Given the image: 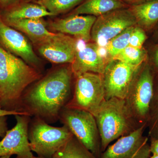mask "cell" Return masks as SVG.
<instances>
[{
    "mask_svg": "<svg viewBox=\"0 0 158 158\" xmlns=\"http://www.w3.org/2000/svg\"><path fill=\"white\" fill-rule=\"evenodd\" d=\"M73 73L70 66L52 69L29 86L23 93L19 112L38 117L50 124L59 115L71 98Z\"/></svg>",
    "mask_w": 158,
    "mask_h": 158,
    "instance_id": "cell-1",
    "label": "cell"
},
{
    "mask_svg": "<svg viewBox=\"0 0 158 158\" xmlns=\"http://www.w3.org/2000/svg\"><path fill=\"white\" fill-rule=\"evenodd\" d=\"M42 76L23 59L0 46V106L19 112L23 93Z\"/></svg>",
    "mask_w": 158,
    "mask_h": 158,
    "instance_id": "cell-2",
    "label": "cell"
},
{
    "mask_svg": "<svg viewBox=\"0 0 158 158\" xmlns=\"http://www.w3.org/2000/svg\"><path fill=\"white\" fill-rule=\"evenodd\" d=\"M94 117L100 136L102 152L111 142L137 129L123 99L106 100Z\"/></svg>",
    "mask_w": 158,
    "mask_h": 158,
    "instance_id": "cell-3",
    "label": "cell"
},
{
    "mask_svg": "<svg viewBox=\"0 0 158 158\" xmlns=\"http://www.w3.org/2000/svg\"><path fill=\"white\" fill-rule=\"evenodd\" d=\"M141 67L124 99L128 113L137 129L143 125L147 126L154 89L151 69L148 65Z\"/></svg>",
    "mask_w": 158,
    "mask_h": 158,
    "instance_id": "cell-4",
    "label": "cell"
},
{
    "mask_svg": "<svg viewBox=\"0 0 158 158\" xmlns=\"http://www.w3.org/2000/svg\"><path fill=\"white\" fill-rule=\"evenodd\" d=\"M59 120L71 133L96 156L102 153L100 136L94 116L85 110L65 107Z\"/></svg>",
    "mask_w": 158,
    "mask_h": 158,
    "instance_id": "cell-5",
    "label": "cell"
},
{
    "mask_svg": "<svg viewBox=\"0 0 158 158\" xmlns=\"http://www.w3.org/2000/svg\"><path fill=\"white\" fill-rule=\"evenodd\" d=\"M73 135L65 126L56 127L38 117L31 118L29 142L31 150L38 156L52 158Z\"/></svg>",
    "mask_w": 158,
    "mask_h": 158,
    "instance_id": "cell-6",
    "label": "cell"
},
{
    "mask_svg": "<svg viewBox=\"0 0 158 158\" xmlns=\"http://www.w3.org/2000/svg\"><path fill=\"white\" fill-rule=\"evenodd\" d=\"M74 77L73 94L65 107L85 110L95 116L106 100L103 75L86 73Z\"/></svg>",
    "mask_w": 158,
    "mask_h": 158,
    "instance_id": "cell-7",
    "label": "cell"
},
{
    "mask_svg": "<svg viewBox=\"0 0 158 158\" xmlns=\"http://www.w3.org/2000/svg\"><path fill=\"white\" fill-rule=\"evenodd\" d=\"M137 25L129 8L117 9L97 17L91 31V40L101 48L126 29Z\"/></svg>",
    "mask_w": 158,
    "mask_h": 158,
    "instance_id": "cell-8",
    "label": "cell"
},
{
    "mask_svg": "<svg viewBox=\"0 0 158 158\" xmlns=\"http://www.w3.org/2000/svg\"><path fill=\"white\" fill-rule=\"evenodd\" d=\"M141 66L130 65L116 59L109 60L103 74L106 100L112 98L124 99Z\"/></svg>",
    "mask_w": 158,
    "mask_h": 158,
    "instance_id": "cell-9",
    "label": "cell"
},
{
    "mask_svg": "<svg viewBox=\"0 0 158 158\" xmlns=\"http://www.w3.org/2000/svg\"><path fill=\"white\" fill-rule=\"evenodd\" d=\"M147 125L122 136L110 145L100 158H149L151 156L148 138L143 135Z\"/></svg>",
    "mask_w": 158,
    "mask_h": 158,
    "instance_id": "cell-10",
    "label": "cell"
},
{
    "mask_svg": "<svg viewBox=\"0 0 158 158\" xmlns=\"http://www.w3.org/2000/svg\"><path fill=\"white\" fill-rule=\"evenodd\" d=\"M14 116L16 120L15 125L8 130L0 141V157L15 155V158H34L28 138L31 116L24 115Z\"/></svg>",
    "mask_w": 158,
    "mask_h": 158,
    "instance_id": "cell-11",
    "label": "cell"
},
{
    "mask_svg": "<svg viewBox=\"0 0 158 158\" xmlns=\"http://www.w3.org/2000/svg\"><path fill=\"white\" fill-rule=\"evenodd\" d=\"M0 46L40 73L41 62L32 44L20 31L7 25L0 15Z\"/></svg>",
    "mask_w": 158,
    "mask_h": 158,
    "instance_id": "cell-12",
    "label": "cell"
},
{
    "mask_svg": "<svg viewBox=\"0 0 158 158\" xmlns=\"http://www.w3.org/2000/svg\"><path fill=\"white\" fill-rule=\"evenodd\" d=\"M78 43L76 38L58 33L35 45L40 54L50 62L71 64L74 59Z\"/></svg>",
    "mask_w": 158,
    "mask_h": 158,
    "instance_id": "cell-13",
    "label": "cell"
},
{
    "mask_svg": "<svg viewBox=\"0 0 158 158\" xmlns=\"http://www.w3.org/2000/svg\"><path fill=\"white\" fill-rule=\"evenodd\" d=\"M108 62L100 53L96 43H88L83 48L77 49L70 66L74 77L86 73L103 75Z\"/></svg>",
    "mask_w": 158,
    "mask_h": 158,
    "instance_id": "cell-14",
    "label": "cell"
},
{
    "mask_svg": "<svg viewBox=\"0 0 158 158\" xmlns=\"http://www.w3.org/2000/svg\"><path fill=\"white\" fill-rule=\"evenodd\" d=\"M97 17L90 15H69L48 23L51 30L59 33L72 35L77 39L88 42L91 40V31Z\"/></svg>",
    "mask_w": 158,
    "mask_h": 158,
    "instance_id": "cell-15",
    "label": "cell"
},
{
    "mask_svg": "<svg viewBox=\"0 0 158 158\" xmlns=\"http://www.w3.org/2000/svg\"><path fill=\"white\" fill-rule=\"evenodd\" d=\"M2 19L10 27L25 34L35 45L55 34L48 30L47 24L43 18L32 19Z\"/></svg>",
    "mask_w": 158,
    "mask_h": 158,
    "instance_id": "cell-16",
    "label": "cell"
},
{
    "mask_svg": "<svg viewBox=\"0 0 158 158\" xmlns=\"http://www.w3.org/2000/svg\"><path fill=\"white\" fill-rule=\"evenodd\" d=\"M128 7L122 0H84L70 15H86L97 17L114 10Z\"/></svg>",
    "mask_w": 158,
    "mask_h": 158,
    "instance_id": "cell-17",
    "label": "cell"
},
{
    "mask_svg": "<svg viewBox=\"0 0 158 158\" xmlns=\"http://www.w3.org/2000/svg\"><path fill=\"white\" fill-rule=\"evenodd\" d=\"M137 25L143 30H150L158 22V0H150L129 6Z\"/></svg>",
    "mask_w": 158,
    "mask_h": 158,
    "instance_id": "cell-18",
    "label": "cell"
},
{
    "mask_svg": "<svg viewBox=\"0 0 158 158\" xmlns=\"http://www.w3.org/2000/svg\"><path fill=\"white\" fill-rule=\"evenodd\" d=\"M54 16L44 6L38 4L26 3L6 11L3 19H32Z\"/></svg>",
    "mask_w": 158,
    "mask_h": 158,
    "instance_id": "cell-19",
    "label": "cell"
},
{
    "mask_svg": "<svg viewBox=\"0 0 158 158\" xmlns=\"http://www.w3.org/2000/svg\"><path fill=\"white\" fill-rule=\"evenodd\" d=\"M52 158H97L73 135Z\"/></svg>",
    "mask_w": 158,
    "mask_h": 158,
    "instance_id": "cell-20",
    "label": "cell"
},
{
    "mask_svg": "<svg viewBox=\"0 0 158 158\" xmlns=\"http://www.w3.org/2000/svg\"><path fill=\"white\" fill-rule=\"evenodd\" d=\"M146 58L147 53L143 48H136L128 46L113 59L119 60L130 65L140 66L146 60Z\"/></svg>",
    "mask_w": 158,
    "mask_h": 158,
    "instance_id": "cell-21",
    "label": "cell"
},
{
    "mask_svg": "<svg viewBox=\"0 0 158 158\" xmlns=\"http://www.w3.org/2000/svg\"><path fill=\"white\" fill-rule=\"evenodd\" d=\"M84 0H39L36 1L54 16L67 12L81 4Z\"/></svg>",
    "mask_w": 158,
    "mask_h": 158,
    "instance_id": "cell-22",
    "label": "cell"
},
{
    "mask_svg": "<svg viewBox=\"0 0 158 158\" xmlns=\"http://www.w3.org/2000/svg\"><path fill=\"white\" fill-rule=\"evenodd\" d=\"M134 27L135 26H133L126 29L108 42L106 48L110 59H113L129 46L130 37Z\"/></svg>",
    "mask_w": 158,
    "mask_h": 158,
    "instance_id": "cell-23",
    "label": "cell"
},
{
    "mask_svg": "<svg viewBox=\"0 0 158 158\" xmlns=\"http://www.w3.org/2000/svg\"><path fill=\"white\" fill-rule=\"evenodd\" d=\"M150 138H158V88H154L153 94L147 123Z\"/></svg>",
    "mask_w": 158,
    "mask_h": 158,
    "instance_id": "cell-24",
    "label": "cell"
},
{
    "mask_svg": "<svg viewBox=\"0 0 158 158\" xmlns=\"http://www.w3.org/2000/svg\"><path fill=\"white\" fill-rule=\"evenodd\" d=\"M146 39L147 36L144 30L139 26H135L130 37L129 46L136 48H142Z\"/></svg>",
    "mask_w": 158,
    "mask_h": 158,
    "instance_id": "cell-25",
    "label": "cell"
},
{
    "mask_svg": "<svg viewBox=\"0 0 158 158\" xmlns=\"http://www.w3.org/2000/svg\"><path fill=\"white\" fill-rule=\"evenodd\" d=\"M8 130V116H0V138H3Z\"/></svg>",
    "mask_w": 158,
    "mask_h": 158,
    "instance_id": "cell-26",
    "label": "cell"
},
{
    "mask_svg": "<svg viewBox=\"0 0 158 158\" xmlns=\"http://www.w3.org/2000/svg\"><path fill=\"white\" fill-rule=\"evenodd\" d=\"M150 149L151 153L152 155H158V138H150Z\"/></svg>",
    "mask_w": 158,
    "mask_h": 158,
    "instance_id": "cell-27",
    "label": "cell"
},
{
    "mask_svg": "<svg viewBox=\"0 0 158 158\" xmlns=\"http://www.w3.org/2000/svg\"><path fill=\"white\" fill-rule=\"evenodd\" d=\"M17 115H28V116H29L28 114H26L25 113L17 112V111H8V110H5L0 106V116H14Z\"/></svg>",
    "mask_w": 158,
    "mask_h": 158,
    "instance_id": "cell-28",
    "label": "cell"
},
{
    "mask_svg": "<svg viewBox=\"0 0 158 158\" xmlns=\"http://www.w3.org/2000/svg\"><path fill=\"white\" fill-rule=\"evenodd\" d=\"M19 0H0V5L4 8H8L15 5Z\"/></svg>",
    "mask_w": 158,
    "mask_h": 158,
    "instance_id": "cell-29",
    "label": "cell"
},
{
    "mask_svg": "<svg viewBox=\"0 0 158 158\" xmlns=\"http://www.w3.org/2000/svg\"><path fill=\"white\" fill-rule=\"evenodd\" d=\"M122 1L128 6H130L131 5L138 4V3L146 2V1H150V0H122Z\"/></svg>",
    "mask_w": 158,
    "mask_h": 158,
    "instance_id": "cell-30",
    "label": "cell"
},
{
    "mask_svg": "<svg viewBox=\"0 0 158 158\" xmlns=\"http://www.w3.org/2000/svg\"><path fill=\"white\" fill-rule=\"evenodd\" d=\"M154 62L156 67L158 69V49L156 52L155 55Z\"/></svg>",
    "mask_w": 158,
    "mask_h": 158,
    "instance_id": "cell-31",
    "label": "cell"
},
{
    "mask_svg": "<svg viewBox=\"0 0 158 158\" xmlns=\"http://www.w3.org/2000/svg\"><path fill=\"white\" fill-rule=\"evenodd\" d=\"M149 158H158V155H152V156H151Z\"/></svg>",
    "mask_w": 158,
    "mask_h": 158,
    "instance_id": "cell-32",
    "label": "cell"
},
{
    "mask_svg": "<svg viewBox=\"0 0 158 158\" xmlns=\"http://www.w3.org/2000/svg\"><path fill=\"white\" fill-rule=\"evenodd\" d=\"M11 156H4L1 157L0 158H11Z\"/></svg>",
    "mask_w": 158,
    "mask_h": 158,
    "instance_id": "cell-33",
    "label": "cell"
},
{
    "mask_svg": "<svg viewBox=\"0 0 158 158\" xmlns=\"http://www.w3.org/2000/svg\"><path fill=\"white\" fill-rule=\"evenodd\" d=\"M34 158H45L41 157L38 156H34Z\"/></svg>",
    "mask_w": 158,
    "mask_h": 158,
    "instance_id": "cell-34",
    "label": "cell"
},
{
    "mask_svg": "<svg viewBox=\"0 0 158 158\" xmlns=\"http://www.w3.org/2000/svg\"><path fill=\"white\" fill-rule=\"evenodd\" d=\"M29 1H39V0H29Z\"/></svg>",
    "mask_w": 158,
    "mask_h": 158,
    "instance_id": "cell-35",
    "label": "cell"
}]
</instances>
